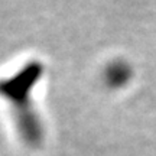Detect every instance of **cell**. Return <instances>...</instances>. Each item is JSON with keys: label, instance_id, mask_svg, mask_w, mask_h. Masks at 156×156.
I'll list each match as a JSON object with an SVG mask.
<instances>
[{"label": "cell", "instance_id": "obj_2", "mask_svg": "<svg viewBox=\"0 0 156 156\" xmlns=\"http://www.w3.org/2000/svg\"><path fill=\"white\" fill-rule=\"evenodd\" d=\"M104 83L108 88L112 90H122L126 85L130 84L133 78V67L124 59H113L112 62L107 64L104 68Z\"/></svg>", "mask_w": 156, "mask_h": 156}, {"label": "cell", "instance_id": "obj_1", "mask_svg": "<svg viewBox=\"0 0 156 156\" xmlns=\"http://www.w3.org/2000/svg\"><path fill=\"white\" fill-rule=\"evenodd\" d=\"M44 73V64L32 59L13 74L0 78V98L10 108L17 136L32 149L39 147L45 139L44 123L34 101V93Z\"/></svg>", "mask_w": 156, "mask_h": 156}]
</instances>
